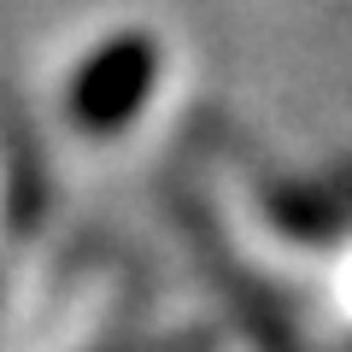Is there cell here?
Segmentation results:
<instances>
[{"label": "cell", "instance_id": "obj_1", "mask_svg": "<svg viewBox=\"0 0 352 352\" xmlns=\"http://www.w3.org/2000/svg\"><path fill=\"white\" fill-rule=\"evenodd\" d=\"M153 76H159V47L153 36H112L100 53H88L71 82V118L94 135L124 129L147 106Z\"/></svg>", "mask_w": 352, "mask_h": 352}]
</instances>
